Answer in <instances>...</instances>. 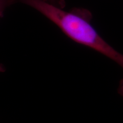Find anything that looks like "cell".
I'll use <instances>...</instances> for the list:
<instances>
[{
  "label": "cell",
  "instance_id": "cell-1",
  "mask_svg": "<svg viewBox=\"0 0 123 123\" xmlns=\"http://www.w3.org/2000/svg\"><path fill=\"white\" fill-rule=\"evenodd\" d=\"M44 1H47V2H49L50 3H51V4H53V3L56 2V0H44Z\"/></svg>",
  "mask_w": 123,
  "mask_h": 123
}]
</instances>
